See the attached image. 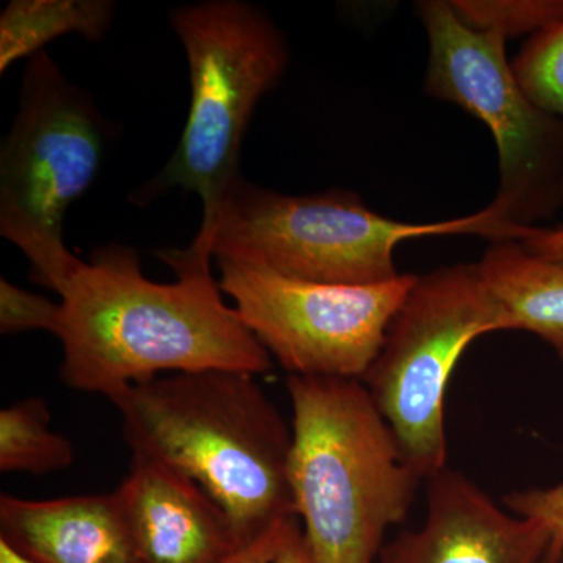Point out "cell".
Segmentation results:
<instances>
[{
	"instance_id": "obj_4",
	"label": "cell",
	"mask_w": 563,
	"mask_h": 563,
	"mask_svg": "<svg viewBox=\"0 0 563 563\" xmlns=\"http://www.w3.org/2000/svg\"><path fill=\"white\" fill-rule=\"evenodd\" d=\"M211 232L213 257L329 285H373L395 279V251L428 236L479 235L493 242H521L533 229L515 228L490 206L468 217L404 222L368 209L361 195L331 190L285 195L233 181Z\"/></svg>"
},
{
	"instance_id": "obj_10",
	"label": "cell",
	"mask_w": 563,
	"mask_h": 563,
	"mask_svg": "<svg viewBox=\"0 0 563 563\" xmlns=\"http://www.w3.org/2000/svg\"><path fill=\"white\" fill-rule=\"evenodd\" d=\"M428 515L385 551L384 563H547L550 532L503 510L462 473L428 479Z\"/></svg>"
},
{
	"instance_id": "obj_19",
	"label": "cell",
	"mask_w": 563,
	"mask_h": 563,
	"mask_svg": "<svg viewBox=\"0 0 563 563\" xmlns=\"http://www.w3.org/2000/svg\"><path fill=\"white\" fill-rule=\"evenodd\" d=\"M507 509L518 517L540 521L550 532L547 563H559L563 558V483L550 488L515 492L504 496Z\"/></svg>"
},
{
	"instance_id": "obj_23",
	"label": "cell",
	"mask_w": 563,
	"mask_h": 563,
	"mask_svg": "<svg viewBox=\"0 0 563 563\" xmlns=\"http://www.w3.org/2000/svg\"><path fill=\"white\" fill-rule=\"evenodd\" d=\"M0 563H32L27 561V559L22 558L21 554H18L13 548H10L9 544L2 542L0 540Z\"/></svg>"
},
{
	"instance_id": "obj_3",
	"label": "cell",
	"mask_w": 563,
	"mask_h": 563,
	"mask_svg": "<svg viewBox=\"0 0 563 563\" xmlns=\"http://www.w3.org/2000/svg\"><path fill=\"white\" fill-rule=\"evenodd\" d=\"M288 477L318 563H376L385 533L410 512L420 476L358 379L290 376Z\"/></svg>"
},
{
	"instance_id": "obj_13",
	"label": "cell",
	"mask_w": 563,
	"mask_h": 563,
	"mask_svg": "<svg viewBox=\"0 0 563 563\" xmlns=\"http://www.w3.org/2000/svg\"><path fill=\"white\" fill-rule=\"evenodd\" d=\"M477 265L509 331L540 336L563 358V262L537 257L507 240L490 243Z\"/></svg>"
},
{
	"instance_id": "obj_16",
	"label": "cell",
	"mask_w": 563,
	"mask_h": 563,
	"mask_svg": "<svg viewBox=\"0 0 563 563\" xmlns=\"http://www.w3.org/2000/svg\"><path fill=\"white\" fill-rule=\"evenodd\" d=\"M450 5L470 31L504 41L533 36L563 21V0H450Z\"/></svg>"
},
{
	"instance_id": "obj_17",
	"label": "cell",
	"mask_w": 563,
	"mask_h": 563,
	"mask_svg": "<svg viewBox=\"0 0 563 563\" xmlns=\"http://www.w3.org/2000/svg\"><path fill=\"white\" fill-rule=\"evenodd\" d=\"M512 69L529 99L563 122V21L526 41Z\"/></svg>"
},
{
	"instance_id": "obj_12",
	"label": "cell",
	"mask_w": 563,
	"mask_h": 563,
	"mask_svg": "<svg viewBox=\"0 0 563 563\" xmlns=\"http://www.w3.org/2000/svg\"><path fill=\"white\" fill-rule=\"evenodd\" d=\"M0 540L32 563H139L117 493L0 496Z\"/></svg>"
},
{
	"instance_id": "obj_7",
	"label": "cell",
	"mask_w": 563,
	"mask_h": 563,
	"mask_svg": "<svg viewBox=\"0 0 563 563\" xmlns=\"http://www.w3.org/2000/svg\"><path fill=\"white\" fill-rule=\"evenodd\" d=\"M503 331L506 312L477 263L417 277L393 317L362 383L422 481L446 468L444 401L455 365L474 340Z\"/></svg>"
},
{
	"instance_id": "obj_11",
	"label": "cell",
	"mask_w": 563,
	"mask_h": 563,
	"mask_svg": "<svg viewBox=\"0 0 563 563\" xmlns=\"http://www.w3.org/2000/svg\"><path fill=\"white\" fill-rule=\"evenodd\" d=\"M114 493L139 563H222L242 547L228 514L161 462L132 455Z\"/></svg>"
},
{
	"instance_id": "obj_18",
	"label": "cell",
	"mask_w": 563,
	"mask_h": 563,
	"mask_svg": "<svg viewBox=\"0 0 563 563\" xmlns=\"http://www.w3.org/2000/svg\"><path fill=\"white\" fill-rule=\"evenodd\" d=\"M62 303L46 296L16 287L0 279V333L16 335L31 331H46L57 336L60 329Z\"/></svg>"
},
{
	"instance_id": "obj_5",
	"label": "cell",
	"mask_w": 563,
	"mask_h": 563,
	"mask_svg": "<svg viewBox=\"0 0 563 563\" xmlns=\"http://www.w3.org/2000/svg\"><path fill=\"white\" fill-rule=\"evenodd\" d=\"M190 68L191 101L173 157L133 196L147 203L180 188L201 198L210 225L239 179L244 135L258 102L287 69L290 49L268 13L244 0H203L169 11Z\"/></svg>"
},
{
	"instance_id": "obj_21",
	"label": "cell",
	"mask_w": 563,
	"mask_h": 563,
	"mask_svg": "<svg viewBox=\"0 0 563 563\" xmlns=\"http://www.w3.org/2000/svg\"><path fill=\"white\" fill-rule=\"evenodd\" d=\"M518 243L537 257L563 262V225L558 229L536 228L531 235Z\"/></svg>"
},
{
	"instance_id": "obj_6",
	"label": "cell",
	"mask_w": 563,
	"mask_h": 563,
	"mask_svg": "<svg viewBox=\"0 0 563 563\" xmlns=\"http://www.w3.org/2000/svg\"><path fill=\"white\" fill-rule=\"evenodd\" d=\"M109 122L46 51L29 58L20 109L0 147V235L20 247L32 279L58 295L79 266L63 221L106 161Z\"/></svg>"
},
{
	"instance_id": "obj_20",
	"label": "cell",
	"mask_w": 563,
	"mask_h": 563,
	"mask_svg": "<svg viewBox=\"0 0 563 563\" xmlns=\"http://www.w3.org/2000/svg\"><path fill=\"white\" fill-rule=\"evenodd\" d=\"M291 520H295V518H291ZM291 520L274 525L272 529L263 532L257 539L242 544L235 553L229 555L222 563H273Z\"/></svg>"
},
{
	"instance_id": "obj_14",
	"label": "cell",
	"mask_w": 563,
	"mask_h": 563,
	"mask_svg": "<svg viewBox=\"0 0 563 563\" xmlns=\"http://www.w3.org/2000/svg\"><path fill=\"white\" fill-rule=\"evenodd\" d=\"M110 0H11L0 14V73L63 35L101 41L113 24Z\"/></svg>"
},
{
	"instance_id": "obj_8",
	"label": "cell",
	"mask_w": 563,
	"mask_h": 563,
	"mask_svg": "<svg viewBox=\"0 0 563 563\" xmlns=\"http://www.w3.org/2000/svg\"><path fill=\"white\" fill-rule=\"evenodd\" d=\"M429 40L424 91L487 125L498 147L499 185L488 203L507 224L537 228L563 206V122L536 106L498 36L470 31L450 0L417 3Z\"/></svg>"
},
{
	"instance_id": "obj_9",
	"label": "cell",
	"mask_w": 563,
	"mask_h": 563,
	"mask_svg": "<svg viewBox=\"0 0 563 563\" xmlns=\"http://www.w3.org/2000/svg\"><path fill=\"white\" fill-rule=\"evenodd\" d=\"M222 292L290 376L358 379L383 347L415 274L373 285H329L218 258Z\"/></svg>"
},
{
	"instance_id": "obj_2",
	"label": "cell",
	"mask_w": 563,
	"mask_h": 563,
	"mask_svg": "<svg viewBox=\"0 0 563 563\" xmlns=\"http://www.w3.org/2000/svg\"><path fill=\"white\" fill-rule=\"evenodd\" d=\"M246 373H179L110 396L132 455L199 485L242 544L296 518L288 477L291 429Z\"/></svg>"
},
{
	"instance_id": "obj_22",
	"label": "cell",
	"mask_w": 563,
	"mask_h": 563,
	"mask_svg": "<svg viewBox=\"0 0 563 563\" xmlns=\"http://www.w3.org/2000/svg\"><path fill=\"white\" fill-rule=\"evenodd\" d=\"M273 563H318L306 542L298 518L290 521Z\"/></svg>"
},
{
	"instance_id": "obj_1",
	"label": "cell",
	"mask_w": 563,
	"mask_h": 563,
	"mask_svg": "<svg viewBox=\"0 0 563 563\" xmlns=\"http://www.w3.org/2000/svg\"><path fill=\"white\" fill-rule=\"evenodd\" d=\"M158 255L176 280L147 279L124 244L80 261L60 292L65 384L110 398L165 373H268L272 355L224 302L211 273V232L199 229L190 246Z\"/></svg>"
},
{
	"instance_id": "obj_15",
	"label": "cell",
	"mask_w": 563,
	"mask_h": 563,
	"mask_svg": "<svg viewBox=\"0 0 563 563\" xmlns=\"http://www.w3.org/2000/svg\"><path fill=\"white\" fill-rule=\"evenodd\" d=\"M74 446L51 429L46 401L27 398L0 412V472L41 476L74 462Z\"/></svg>"
}]
</instances>
